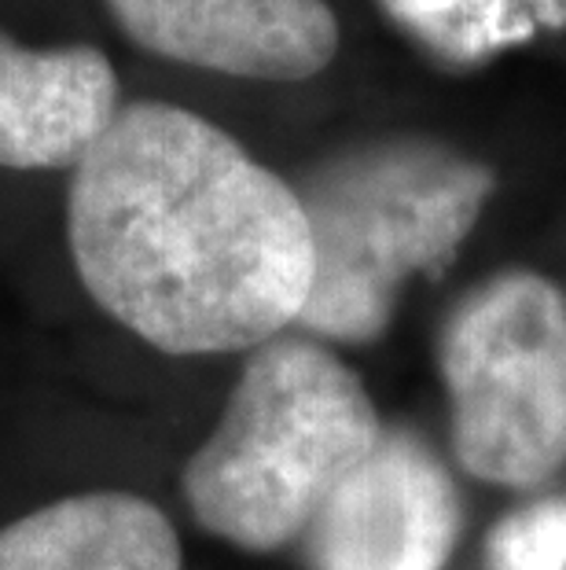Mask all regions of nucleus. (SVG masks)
Masks as SVG:
<instances>
[{"mask_svg": "<svg viewBox=\"0 0 566 570\" xmlns=\"http://www.w3.org/2000/svg\"><path fill=\"white\" fill-rule=\"evenodd\" d=\"M151 56L255 81H306L339 52L328 0H107Z\"/></svg>", "mask_w": 566, "mask_h": 570, "instance_id": "6", "label": "nucleus"}, {"mask_svg": "<svg viewBox=\"0 0 566 570\" xmlns=\"http://www.w3.org/2000/svg\"><path fill=\"white\" fill-rule=\"evenodd\" d=\"M460 519L445 460L408 428H387L312 515L298 552L306 570H445Z\"/></svg>", "mask_w": 566, "mask_h": 570, "instance_id": "5", "label": "nucleus"}, {"mask_svg": "<svg viewBox=\"0 0 566 570\" xmlns=\"http://www.w3.org/2000/svg\"><path fill=\"white\" fill-rule=\"evenodd\" d=\"M312 287L298 332L371 343L413 276L445 273L497 191V174L435 137H379L312 166L302 185Z\"/></svg>", "mask_w": 566, "mask_h": 570, "instance_id": "3", "label": "nucleus"}, {"mask_svg": "<svg viewBox=\"0 0 566 570\" xmlns=\"http://www.w3.org/2000/svg\"><path fill=\"white\" fill-rule=\"evenodd\" d=\"M453 453L478 482L545 487L566 468V295L500 269L456 302L438 335Z\"/></svg>", "mask_w": 566, "mask_h": 570, "instance_id": "4", "label": "nucleus"}, {"mask_svg": "<svg viewBox=\"0 0 566 570\" xmlns=\"http://www.w3.org/2000/svg\"><path fill=\"white\" fill-rule=\"evenodd\" d=\"M118 111V78L100 48H27L0 33V166L78 169Z\"/></svg>", "mask_w": 566, "mask_h": 570, "instance_id": "7", "label": "nucleus"}, {"mask_svg": "<svg viewBox=\"0 0 566 570\" xmlns=\"http://www.w3.org/2000/svg\"><path fill=\"white\" fill-rule=\"evenodd\" d=\"M0 570H180V541L151 501L92 490L0 527Z\"/></svg>", "mask_w": 566, "mask_h": 570, "instance_id": "8", "label": "nucleus"}, {"mask_svg": "<svg viewBox=\"0 0 566 570\" xmlns=\"http://www.w3.org/2000/svg\"><path fill=\"white\" fill-rule=\"evenodd\" d=\"M67 236L96 306L173 357L272 343L312 287L295 185L159 100L126 104L75 169Z\"/></svg>", "mask_w": 566, "mask_h": 570, "instance_id": "1", "label": "nucleus"}, {"mask_svg": "<svg viewBox=\"0 0 566 570\" xmlns=\"http://www.w3.org/2000/svg\"><path fill=\"white\" fill-rule=\"evenodd\" d=\"M365 383L320 338L276 335L250 354L218 428L185 464L191 519L244 552L302 541L331 490L379 445Z\"/></svg>", "mask_w": 566, "mask_h": 570, "instance_id": "2", "label": "nucleus"}, {"mask_svg": "<svg viewBox=\"0 0 566 570\" xmlns=\"http://www.w3.org/2000/svg\"><path fill=\"white\" fill-rule=\"evenodd\" d=\"M486 570H566V493L500 519L486 538Z\"/></svg>", "mask_w": 566, "mask_h": 570, "instance_id": "10", "label": "nucleus"}, {"mask_svg": "<svg viewBox=\"0 0 566 570\" xmlns=\"http://www.w3.org/2000/svg\"><path fill=\"white\" fill-rule=\"evenodd\" d=\"M383 16L424 52L471 67L540 30L566 27V0H379Z\"/></svg>", "mask_w": 566, "mask_h": 570, "instance_id": "9", "label": "nucleus"}]
</instances>
